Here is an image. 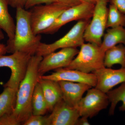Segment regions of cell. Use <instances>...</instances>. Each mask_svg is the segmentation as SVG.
Wrapping results in <instances>:
<instances>
[{
    "mask_svg": "<svg viewBox=\"0 0 125 125\" xmlns=\"http://www.w3.org/2000/svg\"><path fill=\"white\" fill-rule=\"evenodd\" d=\"M42 58L36 54L31 57L25 76L18 88L16 105L12 115L19 125H23L32 115V98L39 78V65Z\"/></svg>",
    "mask_w": 125,
    "mask_h": 125,
    "instance_id": "cell-1",
    "label": "cell"
},
{
    "mask_svg": "<svg viewBox=\"0 0 125 125\" xmlns=\"http://www.w3.org/2000/svg\"><path fill=\"white\" fill-rule=\"evenodd\" d=\"M15 33L13 40L7 41L6 45L7 52H21L35 55L42 42L41 34L34 33L30 19V12L24 8L18 7L16 13Z\"/></svg>",
    "mask_w": 125,
    "mask_h": 125,
    "instance_id": "cell-2",
    "label": "cell"
},
{
    "mask_svg": "<svg viewBox=\"0 0 125 125\" xmlns=\"http://www.w3.org/2000/svg\"><path fill=\"white\" fill-rule=\"evenodd\" d=\"M80 47L76 57L64 68L91 73L105 67L104 61L105 52L100 46L92 43L84 42Z\"/></svg>",
    "mask_w": 125,
    "mask_h": 125,
    "instance_id": "cell-3",
    "label": "cell"
},
{
    "mask_svg": "<svg viewBox=\"0 0 125 125\" xmlns=\"http://www.w3.org/2000/svg\"><path fill=\"white\" fill-rule=\"evenodd\" d=\"M69 7L62 2L38 5L31 8L30 19L34 33L41 34Z\"/></svg>",
    "mask_w": 125,
    "mask_h": 125,
    "instance_id": "cell-4",
    "label": "cell"
},
{
    "mask_svg": "<svg viewBox=\"0 0 125 125\" xmlns=\"http://www.w3.org/2000/svg\"><path fill=\"white\" fill-rule=\"evenodd\" d=\"M90 21V20L78 21L61 38L49 44L41 42L37 50L36 55L43 57L58 49L80 46L85 41L84 34Z\"/></svg>",
    "mask_w": 125,
    "mask_h": 125,
    "instance_id": "cell-5",
    "label": "cell"
},
{
    "mask_svg": "<svg viewBox=\"0 0 125 125\" xmlns=\"http://www.w3.org/2000/svg\"><path fill=\"white\" fill-rule=\"evenodd\" d=\"M30 54L16 52L9 55L0 56V67H9L11 71L10 78L4 85L18 90L26 75L31 57Z\"/></svg>",
    "mask_w": 125,
    "mask_h": 125,
    "instance_id": "cell-6",
    "label": "cell"
},
{
    "mask_svg": "<svg viewBox=\"0 0 125 125\" xmlns=\"http://www.w3.org/2000/svg\"><path fill=\"white\" fill-rule=\"evenodd\" d=\"M108 0H98L94 6L92 20L90 21L84 34V41L100 46L106 28Z\"/></svg>",
    "mask_w": 125,
    "mask_h": 125,
    "instance_id": "cell-7",
    "label": "cell"
},
{
    "mask_svg": "<svg viewBox=\"0 0 125 125\" xmlns=\"http://www.w3.org/2000/svg\"><path fill=\"white\" fill-rule=\"evenodd\" d=\"M94 6V4L82 2L69 7L63 11L54 23L42 34H53L62 26L72 21L90 19L93 16Z\"/></svg>",
    "mask_w": 125,
    "mask_h": 125,
    "instance_id": "cell-8",
    "label": "cell"
},
{
    "mask_svg": "<svg viewBox=\"0 0 125 125\" xmlns=\"http://www.w3.org/2000/svg\"><path fill=\"white\" fill-rule=\"evenodd\" d=\"M109 102L107 94L95 87L88 90L76 108L80 116L93 118L103 109H106Z\"/></svg>",
    "mask_w": 125,
    "mask_h": 125,
    "instance_id": "cell-9",
    "label": "cell"
},
{
    "mask_svg": "<svg viewBox=\"0 0 125 125\" xmlns=\"http://www.w3.org/2000/svg\"><path fill=\"white\" fill-rule=\"evenodd\" d=\"M79 52L76 48H67L43 57L39 65V76L44 75L45 73L52 70L67 67Z\"/></svg>",
    "mask_w": 125,
    "mask_h": 125,
    "instance_id": "cell-10",
    "label": "cell"
},
{
    "mask_svg": "<svg viewBox=\"0 0 125 125\" xmlns=\"http://www.w3.org/2000/svg\"><path fill=\"white\" fill-rule=\"evenodd\" d=\"M51 74L43 75L39 78L54 81H67L87 84L92 87H96L97 78L94 73H85L76 70L65 68L56 69Z\"/></svg>",
    "mask_w": 125,
    "mask_h": 125,
    "instance_id": "cell-11",
    "label": "cell"
},
{
    "mask_svg": "<svg viewBox=\"0 0 125 125\" xmlns=\"http://www.w3.org/2000/svg\"><path fill=\"white\" fill-rule=\"evenodd\" d=\"M47 117L48 125H76L80 117L76 108L68 105L63 99L53 108Z\"/></svg>",
    "mask_w": 125,
    "mask_h": 125,
    "instance_id": "cell-12",
    "label": "cell"
},
{
    "mask_svg": "<svg viewBox=\"0 0 125 125\" xmlns=\"http://www.w3.org/2000/svg\"><path fill=\"white\" fill-rule=\"evenodd\" d=\"M93 73L97 78L95 88L106 94L113 87L125 82V68L115 70L104 67Z\"/></svg>",
    "mask_w": 125,
    "mask_h": 125,
    "instance_id": "cell-13",
    "label": "cell"
},
{
    "mask_svg": "<svg viewBox=\"0 0 125 125\" xmlns=\"http://www.w3.org/2000/svg\"><path fill=\"white\" fill-rule=\"evenodd\" d=\"M62 94V99L68 105L77 108L83 96L92 88L87 84L67 81H58Z\"/></svg>",
    "mask_w": 125,
    "mask_h": 125,
    "instance_id": "cell-14",
    "label": "cell"
},
{
    "mask_svg": "<svg viewBox=\"0 0 125 125\" xmlns=\"http://www.w3.org/2000/svg\"><path fill=\"white\" fill-rule=\"evenodd\" d=\"M43 93L47 104L48 112H52L55 105L62 99L61 89L57 81L39 78Z\"/></svg>",
    "mask_w": 125,
    "mask_h": 125,
    "instance_id": "cell-15",
    "label": "cell"
},
{
    "mask_svg": "<svg viewBox=\"0 0 125 125\" xmlns=\"http://www.w3.org/2000/svg\"><path fill=\"white\" fill-rule=\"evenodd\" d=\"M8 0H0V29L5 32L9 39L13 40L15 33L16 24L9 10Z\"/></svg>",
    "mask_w": 125,
    "mask_h": 125,
    "instance_id": "cell-16",
    "label": "cell"
},
{
    "mask_svg": "<svg viewBox=\"0 0 125 125\" xmlns=\"http://www.w3.org/2000/svg\"><path fill=\"white\" fill-rule=\"evenodd\" d=\"M120 44L125 46V29L122 27L108 28L104 35L100 46L105 52L108 49Z\"/></svg>",
    "mask_w": 125,
    "mask_h": 125,
    "instance_id": "cell-17",
    "label": "cell"
},
{
    "mask_svg": "<svg viewBox=\"0 0 125 125\" xmlns=\"http://www.w3.org/2000/svg\"><path fill=\"white\" fill-rule=\"evenodd\" d=\"M104 63L105 67L111 68L114 65H120L125 68V47L122 44H118L109 48L105 52Z\"/></svg>",
    "mask_w": 125,
    "mask_h": 125,
    "instance_id": "cell-18",
    "label": "cell"
},
{
    "mask_svg": "<svg viewBox=\"0 0 125 125\" xmlns=\"http://www.w3.org/2000/svg\"><path fill=\"white\" fill-rule=\"evenodd\" d=\"M18 90L5 87L0 94V118L5 114L13 113L16 105Z\"/></svg>",
    "mask_w": 125,
    "mask_h": 125,
    "instance_id": "cell-19",
    "label": "cell"
},
{
    "mask_svg": "<svg viewBox=\"0 0 125 125\" xmlns=\"http://www.w3.org/2000/svg\"><path fill=\"white\" fill-rule=\"evenodd\" d=\"M32 114L44 115L48 112L47 104L40 84L38 82L35 86L32 100Z\"/></svg>",
    "mask_w": 125,
    "mask_h": 125,
    "instance_id": "cell-20",
    "label": "cell"
},
{
    "mask_svg": "<svg viewBox=\"0 0 125 125\" xmlns=\"http://www.w3.org/2000/svg\"><path fill=\"white\" fill-rule=\"evenodd\" d=\"M111 106L109 113L111 115H114L117 105L120 102H122V104L119 107V110L125 112V82L117 88L111 90L106 93Z\"/></svg>",
    "mask_w": 125,
    "mask_h": 125,
    "instance_id": "cell-21",
    "label": "cell"
},
{
    "mask_svg": "<svg viewBox=\"0 0 125 125\" xmlns=\"http://www.w3.org/2000/svg\"><path fill=\"white\" fill-rule=\"evenodd\" d=\"M119 27H125V15L111 4L108 8L106 28Z\"/></svg>",
    "mask_w": 125,
    "mask_h": 125,
    "instance_id": "cell-22",
    "label": "cell"
},
{
    "mask_svg": "<svg viewBox=\"0 0 125 125\" xmlns=\"http://www.w3.org/2000/svg\"><path fill=\"white\" fill-rule=\"evenodd\" d=\"M47 116L41 115H31L23 123V125H48Z\"/></svg>",
    "mask_w": 125,
    "mask_h": 125,
    "instance_id": "cell-23",
    "label": "cell"
},
{
    "mask_svg": "<svg viewBox=\"0 0 125 125\" xmlns=\"http://www.w3.org/2000/svg\"><path fill=\"white\" fill-rule=\"evenodd\" d=\"M58 2H62H62V0H27L24 8L26 10H28L38 5L51 4Z\"/></svg>",
    "mask_w": 125,
    "mask_h": 125,
    "instance_id": "cell-24",
    "label": "cell"
},
{
    "mask_svg": "<svg viewBox=\"0 0 125 125\" xmlns=\"http://www.w3.org/2000/svg\"><path fill=\"white\" fill-rule=\"evenodd\" d=\"M0 125H19L12 113L5 114L0 118Z\"/></svg>",
    "mask_w": 125,
    "mask_h": 125,
    "instance_id": "cell-25",
    "label": "cell"
},
{
    "mask_svg": "<svg viewBox=\"0 0 125 125\" xmlns=\"http://www.w3.org/2000/svg\"><path fill=\"white\" fill-rule=\"evenodd\" d=\"M109 1L119 11L125 15V0H110Z\"/></svg>",
    "mask_w": 125,
    "mask_h": 125,
    "instance_id": "cell-26",
    "label": "cell"
},
{
    "mask_svg": "<svg viewBox=\"0 0 125 125\" xmlns=\"http://www.w3.org/2000/svg\"><path fill=\"white\" fill-rule=\"evenodd\" d=\"M9 5L13 8H24L27 0H8Z\"/></svg>",
    "mask_w": 125,
    "mask_h": 125,
    "instance_id": "cell-27",
    "label": "cell"
},
{
    "mask_svg": "<svg viewBox=\"0 0 125 125\" xmlns=\"http://www.w3.org/2000/svg\"><path fill=\"white\" fill-rule=\"evenodd\" d=\"M62 1L64 4L69 7H72L82 2L80 0H62Z\"/></svg>",
    "mask_w": 125,
    "mask_h": 125,
    "instance_id": "cell-28",
    "label": "cell"
},
{
    "mask_svg": "<svg viewBox=\"0 0 125 125\" xmlns=\"http://www.w3.org/2000/svg\"><path fill=\"white\" fill-rule=\"evenodd\" d=\"M76 122V125H89L90 124L88 120V117L85 116H81Z\"/></svg>",
    "mask_w": 125,
    "mask_h": 125,
    "instance_id": "cell-29",
    "label": "cell"
},
{
    "mask_svg": "<svg viewBox=\"0 0 125 125\" xmlns=\"http://www.w3.org/2000/svg\"><path fill=\"white\" fill-rule=\"evenodd\" d=\"M6 52H7V48L6 45H5L0 48V56L4 55Z\"/></svg>",
    "mask_w": 125,
    "mask_h": 125,
    "instance_id": "cell-30",
    "label": "cell"
},
{
    "mask_svg": "<svg viewBox=\"0 0 125 125\" xmlns=\"http://www.w3.org/2000/svg\"><path fill=\"white\" fill-rule=\"evenodd\" d=\"M81 2H87L95 4L98 0H80Z\"/></svg>",
    "mask_w": 125,
    "mask_h": 125,
    "instance_id": "cell-31",
    "label": "cell"
},
{
    "mask_svg": "<svg viewBox=\"0 0 125 125\" xmlns=\"http://www.w3.org/2000/svg\"><path fill=\"white\" fill-rule=\"evenodd\" d=\"M4 38V35L2 31L0 29V40H3Z\"/></svg>",
    "mask_w": 125,
    "mask_h": 125,
    "instance_id": "cell-32",
    "label": "cell"
},
{
    "mask_svg": "<svg viewBox=\"0 0 125 125\" xmlns=\"http://www.w3.org/2000/svg\"><path fill=\"white\" fill-rule=\"evenodd\" d=\"M4 44H2V43H0V48L2 47H3V46L4 45Z\"/></svg>",
    "mask_w": 125,
    "mask_h": 125,
    "instance_id": "cell-33",
    "label": "cell"
},
{
    "mask_svg": "<svg viewBox=\"0 0 125 125\" xmlns=\"http://www.w3.org/2000/svg\"><path fill=\"white\" fill-rule=\"evenodd\" d=\"M108 1H110V0H108Z\"/></svg>",
    "mask_w": 125,
    "mask_h": 125,
    "instance_id": "cell-34",
    "label": "cell"
},
{
    "mask_svg": "<svg viewBox=\"0 0 125 125\" xmlns=\"http://www.w3.org/2000/svg\"></svg>",
    "mask_w": 125,
    "mask_h": 125,
    "instance_id": "cell-35",
    "label": "cell"
}]
</instances>
